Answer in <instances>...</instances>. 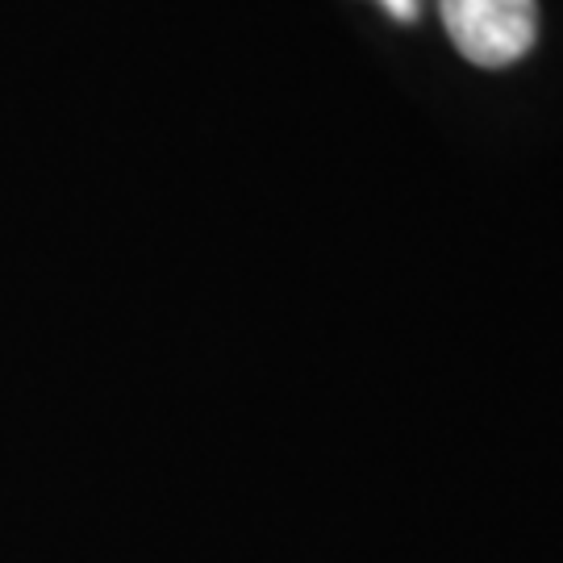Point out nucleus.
<instances>
[{
  "label": "nucleus",
  "instance_id": "1",
  "mask_svg": "<svg viewBox=\"0 0 563 563\" xmlns=\"http://www.w3.org/2000/svg\"><path fill=\"white\" fill-rule=\"evenodd\" d=\"M443 25L460 55L476 67H509L539 38L534 0H439Z\"/></svg>",
  "mask_w": 563,
  "mask_h": 563
},
{
  "label": "nucleus",
  "instance_id": "2",
  "mask_svg": "<svg viewBox=\"0 0 563 563\" xmlns=\"http://www.w3.org/2000/svg\"><path fill=\"white\" fill-rule=\"evenodd\" d=\"M384 9L397 21H413L418 18V0H384Z\"/></svg>",
  "mask_w": 563,
  "mask_h": 563
}]
</instances>
